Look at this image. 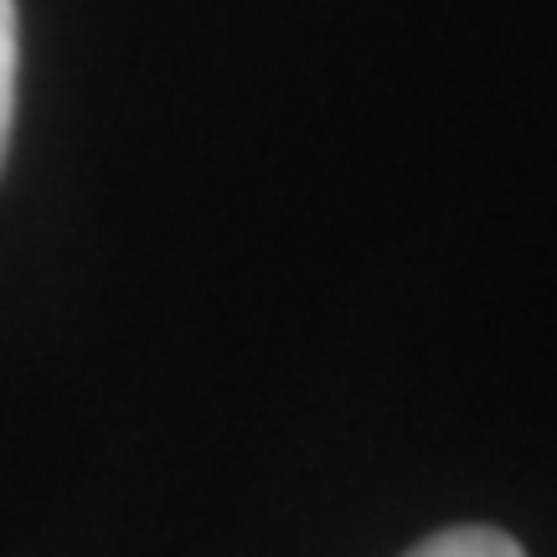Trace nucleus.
Listing matches in <instances>:
<instances>
[{"label":"nucleus","instance_id":"obj_2","mask_svg":"<svg viewBox=\"0 0 557 557\" xmlns=\"http://www.w3.org/2000/svg\"><path fill=\"white\" fill-rule=\"evenodd\" d=\"M16 0H0V160L11 139V114H16Z\"/></svg>","mask_w":557,"mask_h":557},{"label":"nucleus","instance_id":"obj_1","mask_svg":"<svg viewBox=\"0 0 557 557\" xmlns=\"http://www.w3.org/2000/svg\"><path fill=\"white\" fill-rule=\"evenodd\" d=\"M408 557H527V553L496 527H449V532H434L429 542H418Z\"/></svg>","mask_w":557,"mask_h":557}]
</instances>
